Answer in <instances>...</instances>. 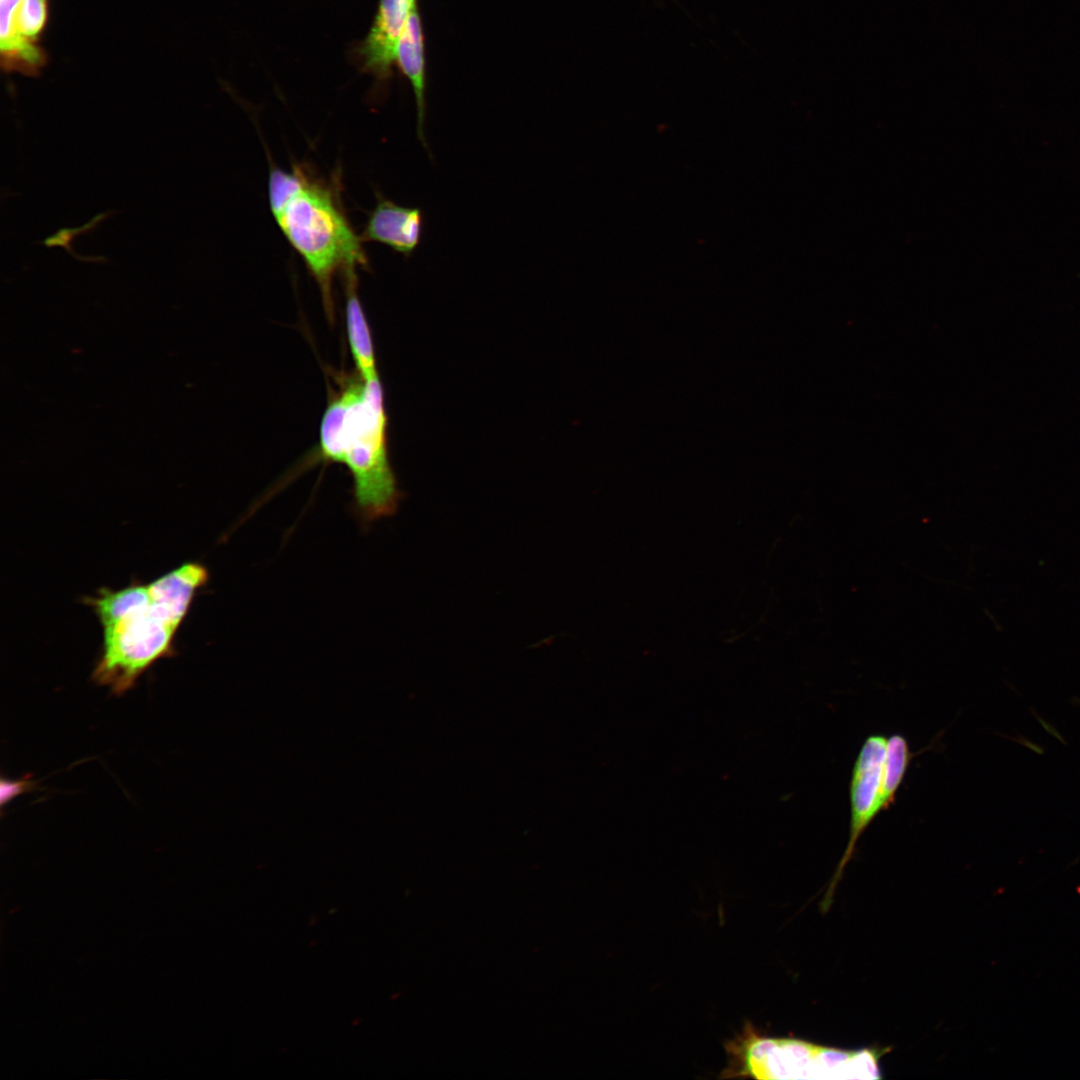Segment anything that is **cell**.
Masks as SVG:
<instances>
[{"instance_id":"obj_1","label":"cell","mask_w":1080,"mask_h":1080,"mask_svg":"<svg viewBox=\"0 0 1080 1080\" xmlns=\"http://www.w3.org/2000/svg\"><path fill=\"white\" fill-rule=\"evenodd\" d=\"M209 572L188 562L148 585L102 588L87 603L103 627V648L93 680L115 695L130 690L157 660L173 653V640Z\"/></svg>"},{"instance_id":"obj_2","label":"cell","mask_w":1080,"mask_h":1080,"mask_svg":"<svg viewBox=\"0 0 1080 1080\" xmlns=\"http://www.w3.org/2000/svg\"><path fill=\"white\" fill-rule=\"evenodd\" d=\"M386 427L379 378L350 379L321 421L320 454L348 467L355 505L366 522L393 515L400 500L388 458Z\"/></svg>"},{"instance_id":"obj_3","label":"cell","mask_w":1080,"mask_h":1080,"mask_svg":"<svg viewBox=\"0 0 1080 1080\" xmlns=\"http://www.w3.org/2000/svg\"><path fill=\"white\" fill-rule=\"evenodd\" d=\"M336 192L310 173L301 191L274 218L318 283L329 311L335 273L368 265L361 237L353 231Z\"/></svg>"},{"instance_id":"obj_4","label":"cell","mask_w":1080,"mask_h":1080,"mask_svg":"<svg viewBox=\"0 0 1080 1080\" xmlns=\"http://www.w3.org/2000/svg\"><path fill=\"white\" fill-rule=\"evenodd\" d=\"M721 1078L878 1079L879 1049L842 1050L799 1039L761 1035L747 1022L725 1044Z\"/></svg>"},{"instance_id":"obj_5","label":"cell","mask_w":1080,"mask_h":1080,"mask_svg":"<svg viewBox=\"0 0 1080 1080\" xmlns=\"http://www.w3.org/2000/svg\"><path fill=\"white\" fill-rule=\"evenodd\" d=\"M887 738L883 735L867 737L854 764L850 783L849 841L843 857L822 903L825 912L831 905L832 896L841 879L844 867L851 859L860 836L883 810L881 783Z\"/></svg>"},{"instance_id":"obj_6","label":"cell","mask_w":1080,"mask_h":1080,"mask_svg":"<svg viewBox=\"0 0 1080 1080\" xmlns=\"http://www.w3.org/2000/svg\"><path fill=\"white\" fill-rule=\"evenodd\" d=\"M423 228L420 208L401 206L379 195L360 237L362 241L381 243L410 256L421 243Z\"/></svg>"},{"instance_id":"obj_7","label":"cell","mask_w":1080,"mask_h":1080,"mask_svg":"<svg viewBox=\"0 0 1080 1080\" xmlns=\"http://www.w3.org/2000/svg\"><path fill=\"white\" fill-rule=\"evenodd\" d=\"M415 0H380L373 26L360 48L363 66L379 79L389 76L407 16Z\"/></svg>"},{"instance_id":"obj_8","label":"cell","mask_w":1080,"mask_h":1080,"mask_svg":"<svg viewBox=\"0 0 1080 1080\" xmlns=\"http://www.w3.org/2000/svg\"><path fill=\"white\" fill-rule=\"evenodd\" d=\"M396 60L403 73L410 80L417 106V135L427 148L425 138V75L423 56V36L416 4L407 16L404 31L397 47Z\"/></svg>"},{"instance_id":"obj_9","label":"cell","mask_w":1080,"mask_h":1080,"mask_svg":"<svg viewBox=\"0 0 1080 1080\" xmlns=\"http://www.w3.org/2000/svg\"><path fill=\"white\" fill-rule=\"evenodd\" d=\"M346 280V325L351 353L363 380L378 378L369 325L357 294L356 268L343 272Z\"/></svg>"},{"instance_id":"obj_10","label":"cell","mask_w":1080,"mask_h":1080,"mask_svg":"<svg viewBox=\"0 0 1080 1080\" xmlns=\"http://www.w3.org/2000/svg\"><path fill=\"white\" fill-rule=\"evenodd\" d=\"M21 0H0V48L7 58L20 60L29 66L40 64V51L32 42L21 37L16 29V14Z\"/></svg>"},{"instance_id":"obj_11","label":"cell","mask_w":1080,"mask_h":1080,"mask_svg":"<svg viewBox=\"0 0 1080 1080\" xmlns=\"http://www.w3.org/2000/svg\"><path fill=\"white\" fill-rule=\"evenodd\" d=\"M911 759L906 738L893 734L887 738L881 783L882 808L886 810L895 800Z\"/></svg>"},{"instance_id":"obj_12","label":"cell","mask_w":1080,"mask_h":1080,"mask_svg":"<svg viewBox=\"0 0 1080 1080\" xmlns=\"http://www.w3.org/2000/svg\"><path fill=\"white\" fill-rule=\"evenodd\" d=\"M304 166L295 165L291 171L277 167L270 169L268 177V200L270 210L276 218L304 187L310 175Z\"/></svg>"},{"instance_id":"obj_13","label":"cell","mask_w":1080,"mask_h":1080,"mask_svg":"<svg viewBox=\"0 0 1080 1080\" xmlns=\"http://www.w3.org/2000/svg\"><path fill=\"white\" fill-rule=\"evenodd\" d=\"M46 19V0H21L16 14L18 34L33 41L39 35Z\"/></svg>"},{"instance_id":"obj_14","label":"cell","mask_w":1080,"mask_h":1080,"mask_svg":"<svg viewBox=\"0 0 1080 1080\" xmlns=\"http://www.w3.org/2000/svg\"><path fill=\"white\" fill-rule=\"evenodd\" d=\"M35 789V783L31 780V776H25L18 780L1 779L0 791H1V806L9 803L15 797L22 793H26Z\"/></svg>"}]
</instances>
